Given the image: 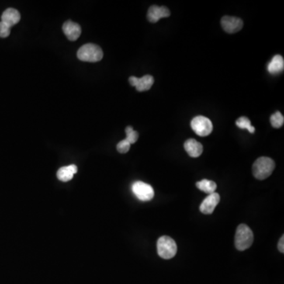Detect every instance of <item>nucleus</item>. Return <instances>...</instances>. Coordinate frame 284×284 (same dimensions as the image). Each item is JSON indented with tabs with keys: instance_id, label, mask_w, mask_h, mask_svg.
I'll use <instances>...</instances> for the list:
<instances>
[{
	"instance_id": "nucleus-1",
	"label": "nucleus",
	"mask_w": 284,
	"mask_h": 284,
	"mask_svg": "<svg viewBox=\"0 0 284 284\" xmlns=\"http://www.w3.org/2000/svg\"><path fill=\"white\" fill-rule=\"evenodd\" d=\"M275 167V162L272 159L266 157H260L253 165V174L257 179L264 180L272 175Z\"/></svg>"
},
{
	"instance_id": "nucleus-2",
	"label": "nucleus",
	"mask_w": 284,
	"mask_h": 284,
	"mask_svg": "<svg viewBox=\"0 0 284 284\" xmlns=\"http://www.w3.org/2000/svg\"><path fill=\"white\" fill-rule=\"evenodd\" d=\"M254 243V233L247 225L240 224L236 230L234 245L240 251H244L251 247Z\"/></svg>"
},
{
	"instance_id": "nucleus-3",
	"label": "nucleus",
	"mask_w": 284,
	"mask_h": 284,
	"mask_svg": "<svg viewBox=\"0 0 284 284\" xmlns=\"http://www.w3.org/2000/svg\"><path fill=\"white\" fill-rule=\"evenodd\" d=\"M77 56L81 61L97 63L102 60L104 53L98 45L87 43L81 46L77 51Z\"/></svg>"
},
{
	"instance_id": "nucleus-4",
	"label": "nucleus",
	"mask_w": 284,
	"mask_h": 284,
	"mask_svg": "<svg viewBox=\"0 0 284 284\" xmlns=\"http://www.w3.org/2000/svg\"><path fill=\"white\" fill-rule=\"evenodd\" d=\"M157 253L164 259H171L176 255L177 245L169 236H162L157 241Z\"/></svg>"
},
{
	"instance_id": "nucleus-5",
	"label": "nucleus",
	"mask_w": 284,
	"mask_h": 284,
	"mask_svg": "<svg viewBox=\"0 0 284 284\" xmlns=\"http://www.w3.org/2000/svg\"><path fill=\"white\" fill-rule=\"evenodd\" d=\"M191 128L201 137L209 136L213 130V125L210 119L205 116H197L191 121Z\"/></svg>"
},
{
	"instance_id": "nucleus-6",
	"label": "nucleus",
	"mask_w": 284,
	"mask_h": 284,
	"mask_svg": "<svg viewBox=\"0 0 284 284\" xmlns=\"http://www.w3.org/2000/svg\"><path fill=\"white\" fill-rule=\"evenodd\" d=\"M132 191L135 196L141 202H149L154 197V190L151 185L141 181H137L132 185Z\"/></svg>"
},
{
	"instance_id": "nucleus-7",
	"label": "nucleus",
	"mask_w": 284,
	"mask_h": 284,
	"mask_svg": "<svg viewBox=\"0 0 284 284\" xmlns=\"http://www.w3.org/2000/svg\"><path fill=\"white\" fill-rule=\"evenodd\" d=\"M223 30L228 33H235L241 30L243 26L242 19L235 17L224 16L221 19Z\"/></svg>"
},
{
	"instance_id": "nucleus-8",
	"label": "nucleus",
	"mask_w": 284,
	"mask_h": 284,
	"mask_svg": "<svg viewBox=\"0 0 284 284\" xmlns=\"http://www.w3.org/2000/svg\"><path fill=\"white\" fill-rule=\"evenodd\" d=\"M129 82L132 86L135 87L138 92H144L152 88L154 83V78L151 75H145L140 78L133 76L129 78Z\"/></svg>"
},
{
	"instance_id": "nucleus-9",
	"label": "nucleus",
	"mask_w": 284,
	"mask_h": 284,
	"mask_svg": "<svg viewBox=\"0 0 284 284\" xmlns=\"http://www.w3.org/2000/svg\"><path fill=\"white\" fill-rule=\"evenodd\" d=\"M219 201H220V197H219V194L216 192L211 194L207 198H205L202 203L201 204L200 211L203 214H212V212H214L218 204L219 203Z\"/></svg>"
},
{
	"instance_id": "nucleus-10",
	"label": "nucleus",
	"mask_w": 284,
	"mask_h": 284,
	"mask_svg": "<svg viewBox=\"0 0 284 284\" xmlns=\"http://www.w3.org/2000/svg\"><path fill=\"white\" fill-rule=\"evenodd\" d=\"M171 15L169 10L165 7L152 6L148 11V20L152 23H156L161 18H168Z\"/></svg>"
},
{
	"instance_id": "nucleus-11",
	"label": "nucleus",
	"mask_w": 284,
	"mask_h": 284,
	"mask_svg": "<svg viewBox=\"0 0 284 284\" xmlns=\"http://www.w3.org/2000/svg\"><path fill=\"white\" fill-rule=\"evenodd\" d=\"M63 31L68 40L75 41L81 36V28L78 24L72 21H67L63 24Z\"/></svg>"
},
{
	"instance_id": "nucleus-12",
	"label": "nucleus",
	"mask_w": 284,
	"mask_h": 284,
	"mask_svg": "<svg viewBox=\"0 0 284 284\" xmlns=\"http://www.w3.org/2000/svg\"><path fill=\"white\" fill-rule=\"evenodd\" d=\"M184 148L190 157H194V158L199 157L203 153V146L200 142L197 141L195 139L187 140L184 144Z\"/></svg>"
},
{
	"instance_id": "nucleus-13",
	"label": "nucleus",
	"mask_w": 284,
	"mask_h": 284,
	"mask_svg": "<svg viewBox=\"0 0 284 284\" xmlns=\"http://www.w3.org/2000/svg\"><path fill=\"white\" fill-rule=\"evenodd\" d=\"M1 22H4L7 25H9L10 27H12L16 25L21 20L20 13L18 12L16 9L14 8H8L3 13L1 16Z\"/></svg>"
},
{
	"instance_id": "nucleus-14",
	"label": "nucleus",
	"mask_w": 284,
	"mask_h": 284,
	"mask_svg": "<svg viewBox=\"0 0 284 284\" xmlns=\"http://www.w3.org/2000/svg\"><path fill=\"white\" fill-rule=\"evenodd\" d=\"M77 172V166L74 164L66 166L60 168L57 171V178L62 182H68L74 178V175Z\"/></svg>"
},
{
	"instance_id": "nucleus-15",
	"label": "nucleus",
	"mask_w": 284,
	"mask_h": 284,
	"mask_svg": "<svg viewBox=\"0 0 284 284\" xmlns=\"http://www.w3.org/2000/svg\"><path fill=\"white\" fill-rule=\"evenodd\" d=\"M284 70V60L282 56L276 55L272 58L268 65V71L272 75H277Z\"/></svg>"
},
{
	"instance_id": "nucleus-16",
	"label": "nucleus",
	"mask_w": 284,
	"mask_h": 284,
	"mask_svg": "<svg viewBox=\"0 0 284 284\" xmlns=\"http://www.w3.org/2000/svg\"><path fill=\"white\" fill-rule=\"evenodd\" d=\"M196 185L198 187V189H199L200 191H203V192L209 194V195L215 193L216 188H217V185H216V182L208 179H203L202 181H200V182H197Z\"/></svg>"
},
{
	"instance_id": "nucleus-17",
	"label": "nucleus",
	"mask_w": 284,
	"mask_h": 284,
	"mask_svg": "<svg viewBox=\"0 0 284 284\" xmlns=\"http://www.w3.org/2000/svg\"><path fill=\"white\" fill-rule=\"evenodd\" d=\"M236 126L240 128V129H246V130H248L250 133H254L255 132V128L254 126H251V122H250V119L247 117H240V119L236 121Z\"/></svg>"
},
{
	"instance_id": "nucleus-18",
	"label": "nucleus",
	"mask_w": 284,
	"mask_h": 284,
	"mask_svg": "<svg viewBox=\"0 0 284 284\" xmlns=\"http://www.w3.org/2000/svg\"><path fill=\"white\" fill-rule=\"evenodd\" d=\"M270 122H271V124L274 128L279 129V128L282 127V125H283V115L280 112H276L275 114L272 115V116L270 118Z\"/></svg>"
},
{
	"instance_id": "nucleus-19",
	"label": "nucleus",
	"mask_w": 284,
	"mask_h": 284,
	"mask_svg": "<svg viewBox=\"0 0 284 284\" xmlns=\"http://www.w3.org/2000/svg\"><path fill=\"white\" fill-rule=\"evenodd\" d=\"M126 140H127L130 145L134 144L138 139V133L133 130L132 126H127L126 128Z\"/></svg>"
},
{
	"instance_id": "nucleus-20",
	"label": "nucleus",
	"mask_w": 284,
	"mask_h": 284,
	"mask_svg": "<svg viewBox=\"0 0 284 284\" xmlns=\"http://www.w3.org/2000/svg\"><path fill=\"white\" fill-rule=\"evenodd\" d=\"M130 149V144L126 139L121 140L117 145V150L120 153H126Z\"/></svg>"
},
{
	"instance_id": "nucleus-21",
	"label": "nucleus",
	"mask_w": 284,
	"mask_h": 284,
	"mask_svg": "<svg viewBox=\"0 0 284 284\" xmlns=\"http://www.w3.org/2000/svg\"><path fill=\"white\" fill-rule=\"evenodd\" d=\"M11 29L9 25L3 22H0V37H8L11 33Z\"/></svg>"
},
{
	"instance_id": "nucleus-22",
	"label": "nucleus",
	"mask_w": 284,
	"mask_h": 284,
	"mask_svg": "<svg viewBox=\"0 0 284 284\" xmlns=\"http://www.w3.org/2000/svg\"><path fill=\"white\" fill-rule=\"evenodd\" d=\"M284 236L282 235L279 240V243H278V249H279V251L282 254L284 253Z\"/></svg>"
}]
</instances>
